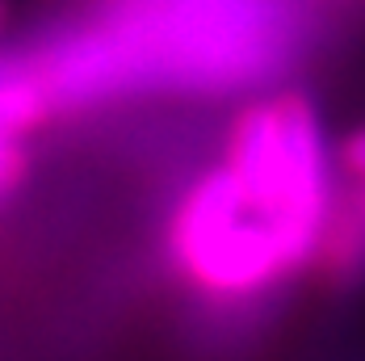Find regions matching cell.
Segmentation results:
<instances>
[{
    "mask_svg": "<svg viewBox=\"0 0 365 361\" xmlns=\"http://www.w3.org/2000/svg\"><path fill=\"white\" fill-rule=\"evenodd\" d=\"M298 42L294 0H106L0 51V131L30 139L55 118L122 101L252 97Z\"/></svg>",
    "mask_w": 365,
    "mask_h": 361,
    "instance_id": "cell-1",
    "label": "cell"
},
{
    "mask_svg": "<svg viewBox=\"0 0 365 361\" xmlns=\"http://www.w3.org/2000/svg\"><path fill=\"white\" fill-rule=\"evenodd\" d=\"M336 198V156L315 101L298 88L252 93L227 118L219 156L173 193L164 265L197 307L252 311L319 265Z\"/></svg>",
    "mask_w": 365,
    "mask_h": 361,
    "instance_id": "cell-2",
    "label": "cell"
},
{
    "mask_svg": "<svg viewBox=\"0 0 365 361\" xmlns=\"http://www.w3.org/2000/svg\"><path fill=\"white\" fill-rule=\"evenodd\" d=\"M315 269L336 290H353L365 282V180L353 177L349 189H340Z\"/></svg>",
    "mask_w": 365,
    "mask_h": 361,
    "instance_id": "cell-3",
    "label": "cell"
},
{
    "mask_svg": "<svg viewBox=\"0 0 365 361\" xmlns=\"http://www.w3.org/2000/svg\"><path fill=\"white\" fill-rule=\"evenodd\" d=\"M26 173H30L26 139H17V135L0 131V202H9V198H13V193L21 189Z\"/></svg>",
    "mask_w": 365,
    "mask_h": 361,
    "instance_id": "cell-4",
    "label": "cell"
},
{
    "mask_svg": "<svg viewBox=\"0 0 365 361\" xmlns=\"http://www.w3.org/2000/svg\"><path fill=\"white\" fill-rule=\"evenodd\" d=\"M340 164L349 168V177L365 180V126H357V131L340 143Z\"/></svg>",
    "mask_w": 365,
    "mask_h": 361,
    "instance_id": "cell-5",
    "label": "cell"
},
{
    "mask_svg": "<svg viewBox=\"0 0 365 361\" xmlns=\"http://www.w3.org/2000/svg\"><path fill=\"white\" fill-rule=\"evenodd\" d=\"M9 46V0H0V51Z\"/></svg>",
    "mask_w": 365,
    "mask_h": 361,
    "instance_id": "cell-6",
    "label": "cell"
}]
</instances>
